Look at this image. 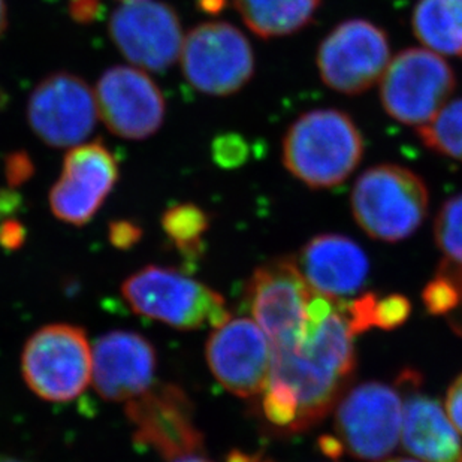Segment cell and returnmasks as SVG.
I'll return each mask as SVG.
<instances>
[{"instance_id":"1","label":"cell","mask_w":462,"mask_h":462,"mask_svg":"<svg viewBox=\"0 0 462 462\" xmlns=\"http://www.w3.org/2000/svg\"><path fill=\"white\" fill-rule=\"evenodd\" d=\"M343 300L323 319L297 350H273L270 380L292 386L298 397V418L289 434L316 427L338 404L356 370L354 334Z\"/></svg>"},{"instance_id":"2","label":"cell","mask_w":462,"mask_h":462,"mask_svg":"<svg viewBox=\"0 0 462 462\" xmlns=\"http://www.w3.org/2000/svg\"><path fill=\"white\" fill-rule=\"evenodd\" d=\"M364 136L349 114L340 109H313L291 125L283 140V165L311 189L345 183L361 163Z\"/></svg>"},{"instance_id":"3","label":"cell","mask_w":462,"mask_h":462,"mask_svg":"<svg viewBox=\"0 0 462 462\" xmlns=\"http://www.w3.org/2000/svg\"><path fill=\"white\" fill-rule=\"evenodd\" d=\"M355 220L374 240L397 243L413 236L427 218V184L406 166L382 163L361 174L352 190Z\"/></svg>"},{"instance_id":"4","label":"cell","mask_w":462,"mask_h":462,"mask_svg":"<svg viewBox=\"0 0 462 462\" xmlns=\"http://www.w3.org/2000/svg\"><path fill=\"white\" fill-rule=\"evenodd\" d=\"M120 291L136 314L181 331L222 327L231 319L220 293L166 266L141 268L123 282Z\"/></svg>"},{"instance_id":"5","label":"cell","mask_w":462,"mask_h":462,"mask_svg":"<svg viewBox=\"0 0 462 462\" xmlns=\"http://www.w3.org/2000/svg\"><path fill=\"white\" fill-rule=\"evenodd\" d=\"M22 374L41 400L72 402L92 380V347L88 334L70 323L40 328L23 347Z\"/></svg>"},{"instance_id":"6","label":"cell","mask_w":462,"mask_h":462,"mask_svg":"<svg viewBox=\"0 0 462 462\" xmlns=\"http://www.w3.org/2000/svg\"><path fill=\"white\" fill-rule=\"evenodd\" d=\"M313 295L292 257L266 262L254 270L245 288V302L274 352L301 346Z\"/></svg>"},{"instance_id":"7","label":"cell","mask_w":462,"mask_h":462,"mask_svg":"<svg viewBox=\"0 0 462 462\" xmlns=\"http://www.w3.org/2000/svg\"><path fill=\"white\" fill-rule=\"evenodd\" d=\"M455 88L457 75L440 54L407 49L389 61L380 79V101L389 117L420 127L436 117Z\"/></svg>"},{"instance_id":"8","label":"cell","mask_w":462,"mask_h":462,"mask_svg":"<svg viewBox=\"0 0 462 462\" xmlns=\"http://www.w3.org/2000/svg\"><path fill=\"white\" fill-rule=\"evenodd\" d=\"M181 69L190 86L211 97H229L252 81L254 47L245 33L225 22L199 24L181 49Z\"/></svg>"},{"instance_id":"9","label":"cell","mask_w":462,"mask_h":462,"mask_svg":"<svg viewBox=\"0 0 462 462\" xmlns=\"http://www.w3.org/2000/svg\"><path fill=\"white\" fill-rule=\"evenodd\" d=\"M125 414L131 423L134 443L153 450L166 461L204 450L206 439L198 427L195 406L179 384L154 383L126 402Z\"/></svg>"},{"instance_id":"10","label":"cell","mask_w":462,"mask_h":462,"mask_svg":"<svg viewBox=\"0 0 462 462\" xmlns=\"http://www.w3.org/2000/svg\"><path fill=\"white\" fill-rule=\"evenodd\" d=\"M389 61L388 33L364 18L346 20L334 27L316 56L323 83L346 97H358L379 83Z\"/></svg>"},{"instance_id":"11","label":"cell","mask_w":462,"mask_h":462,"mask_svg":"<svg viewBox=\"0 0 462 462\" xmlns=\"http://www.w3.org/2000/svg\"><path fill=\"white\" fill-rule=\"evenodd\" d=\"M402 406L400 391L380 382L358 384L343 395L336 431L346 452L361 461L388 458L402 440Z\"/></svg>"},{"instance_id":"12","label":"cell","mask_w":462,"mask_h":462,"mask_svg":"<svg viewBox=\"0 0 462 462\" xmlns=\"http://www.w3.org/2000/svg\"><path fill=\"white\" fill-rule=\"evenodd\" d=\"M97 97L83 79L56 72L42 79L27 104L32 131L51 147H74L88 140L97 122Z\"/></svg>"},{"instance_id":"13","label":"cell","mask_w":462,"mask_h":462,"mask_svg":"<svg viewBox=\"0 0 462 462\" xmlns=\"http://www.w3.org/2000/svg\"><path fill=\"white\" fill-rule=\"evenodd\" d=\"M109 35L123 56L152 72H165L183 49L179 14L154 0L126 2L109 18Z\"/></svg>"},{"instance_id":"14","label":"cell","mask_w":462,"mask_h":462,"mask_svg":"<svg viewBox=\"0 0 462 462\" xmlns=\"http://www.w3.org/2000/svg\"><path fill=\"white\" fill-rule=\"evenodd\" d=\"M206 358L218 383L236 397H256L268 386L273 347L252 319H229L214 328L207 340Z\"/></svg>"},{"instance_id":"15","label":"cell","mask_w":462,"mask_h":462,"mask_svg":"<svg viewBox=\"0 0 462 462\" xmlns=\"http://www.w3.org/2000/svg\"><path fill=\"white\" fill-rule=\"evenodd\" d=\"M118 181V162L101 140L77 145L63 159L60 179L50 192L54 217L84 226L97 216Z\"/></svg>"},{"instance_id":"16","label":"cell","mask_w":462,"mask_h":462,"mask_svg":"<svg viewBox=\"0 0 462 462\" xmlns=\"http://www.w3.org/2000/svg\"><path fill=\"white\" fill-rule=\"evenodd\" d=\"M97 113L114 135L145 140L161 129L166 104L149 75L131 66H114L97 86Z\"/></svg>"},{"instance_id":"17","label":"cell","mask_w":462,"mask_h":462,"mask_svg":"<svg viewBox=\"0 0 462 462\" xmlns=\"http://www.w3.org/2000/svg\"><path fill=\"white\" fill-rule=\"evenodd\" d=\"M157 354L153 343L134 331H111L92 349V380L111 402H127L154 384Z\"/></svg>"},{"instance_id":"18","label":"cell","mask_w":462,"mask_h":462,"mask_svg":"<svg viewBox=\"0 0 462 462\" xmlns=\"http://www.w3.org/2000/svg\"><path fill=\"white\" fill-rule=\"evenodd\" d=\"M398 383L407 393L402 406L404 449L420 462H462L459 432L440 402L416 389L420 383L418 373L402 371Z\"/></svg>"},{"instance_id":"19","label":"cell","mask_w":462,"mask_h":462,"mask_svg":"<svg viewBox=\"0 0 462 462\" xmlns=\"http://www.w3.org/2000/svg\"><path fill=\"white\" fill-rule=\"evenodd\" d=\"M295 261L310 288L334 300L358 293L370 273L361 245L338 234L314 236Z\"/></svg>"},{"instance_id":"20","label":"cell","mask_w":462,"mask_h":462,"mask_svg":"<svg viewBox=\"0 0 462 462\" xmlns=\"http://www.w3.org/2000/svg\"><path fill=\"white\" fill-rule=\"evenodd\" d=\"M323 0H234L245 26L263 40L283 38L313 22Z\"/></svg>"},{"instance_id":"21","label":"cell","mask_w":462,"mask_h":462,"mask_svg":"<svg viewBox=\"0 0 462 462\" xmlns=\"http://www.w3.org/2000/svg\"><path fill=\"white\" fill-rule=\"evenodd\" d=\"M411 26L428 50L462 59V0H419Z\"/></svg>"},{"instance_id":"22","label":"cell","mask_w":462,"mask_h":462,"mask_svg":"<svg viewBox=\"0 0 462 462\" xmlns=\"http://www.w3.org/2000/svg\"><path fill=\"white\" fill-rule=\"evenodd\" d=\"M162 229L172 241L175 249L188 261H197L204 254V236L209 218L201 207L179 204L166 209L162 216Z\"/></svg>"},{"instance_id":"23","label":"cell","mask_w":462,"mask_h":462,"mask_svg":"<svg viewBox=\"0 0 462 462\" xmlns=\"http://www.w3.org/2000/svg\"><path fill=\"white\" fill-rule=\"evenodd\" d=\"M422 144L462 163V97L448 102L427 125L418 127Z\"/></svg>"},{"instance_id":"24","label":"cell","mask_w":462,"mask_h":462,"mask_svg":"<svg viewBox=\"0 0 462 462\" xmlns=\"http://www.w3.org/2000/svg\"><path fill=\"white\" fill-rule=\"evenodd\" d=\"M434 240L448 261L462 266V193L449 198L439 209Z\"/></svg>"},{"instance_id":"25","label":"cell","mask_w":462,"mask_h":462,"mask_svg":"<svg viewBox=\"0 0 462 462\" xmlns=\"http://www.w3.org/2000/svg\"><path fill=\"white\" fill-rule=\"evenodd\" d=\"M262 413L273 428L282 434H289L298 418V397L292 386L270 380L262 400Z\"/></svg>"},{"instance_id":"26","label":"cell","mask_w":462,"mask_h":462,"mask_svg":"<svg viewBox=\"0 0 462 462\" xmlns=\"http://www.w3.org/2000/svg\"><path fill=\"white\" fill-rule=\"evenodd\" d=\"M249 143L236 132L220 134L214 138L211 144L214 163L225 170H236L245 165V162L249 161Z\"/></svg>"},{"instance_id":"27","label":"cell","mask_w":462,"mask_h":462,"mask_svg":"<svg viewBox=\"0 0 462 462\" xmlns=\"http://www.w3.org/2000/svg\"><path fill=\"white\" fill-rule=\"evenodd\" d=\"M422 301L434 316L452 313L459 306L458 289L448 275L440 273L423 289Z\"/></svg>"},{"instance_id":"28","label":"cell","mask_w":462,"mask_h":462,"mask_svg":"<svg viewBox=\"0 0 462 462\" xmlns=\"http://www.w3.org/2000/svg\"><path fill=\"white\" fill-rule=\"evenodd\" d=\"M411 313V301L404 295L393 293L388 297H377L374 306V328L393 331L404 325Z\"/></svg>"},{"instance_id":"29","label":"cell","mask_w":462,"mask_h":462,"mask_svg":"<svg viewBox=\"0 0 462 462\" xmlns=\"http://www.w3.org/2000/svg\"><path fill=\"white\" fill-rule=\"evenodd\" d=\"M35 174V165L26 152H15L5 159V177L9 188H18Z\"/></svg>"},{"instance_id":"30","label":"cell","mask_w":462,"mask_h":462,"mask_svg":"<svg viewBox=\"0 0 462 462\" xmlns=\"http://www.w3.org/2000/svg\"><path fill=\"white\" fill-rule=\"evenodd\" d=\"M109 241L117 249H131L141 240L143 229L131 220H116L109 225Z\"/></svg>"},{"instance_id":"31","label":"cell","mask_w":462,"mask_h":462,"mask_svg":"<svg viewBox=\"0 0 462 462\" xmlns=\"http://www.w3.org/2000/svg\"><path fill=\"white\" fill-rule=\"evenodd\" d=\"M101 0H69V15L79 24H92L104 15Z\"/></svg>"},{"instance_id":"32","label":"cell","mask_w":462,"mask_h":462,"mask_svg":"<svg viewBox=\"0 0 462 462\" xmlns=\"http://www.w3.org/2000/svg\"><path fill=\"white\" fill-rule=\"evenodd\" d=\"M446 413L449 416L450 422L454 423L459 436H462V374L455 379L448 391Z\"/></svg>"},{"instance_id":"33","label":"cell","mask_w":462,"mask_h":462,"mask_svg":"<svg viewBox=\"0 0 462 462\" xmlns=\"http://www.w3.org/2000/svg\"><path fill=\"white\" fill-rule=\"evenodd\" d=\"M24 238H26L24 227L17 220H5L0 225V245L5 249L22 247Z\"/></svg>"},{"instance_id":"34","label":"cell","mask_w":462,"mask_h":462,"mask_svg":"<svg viewBox=\"0 0 462 462\" xmlns=\"http://www.w3.org/2000/svg\"><path fill=\"white\" fill-rule=\"evenodd\" d=\"M22 208V197L14 188L0 189V218L17 213Z\"/></svg>"},{"instance_id":"35","label":"cell","mask_w":462,"mask_h":462,"mask_svg":"<svg viewBox=\"0 0 462 462\" xmlns=\"http://www.w3.org/2000/svg\"><path fill=\"white\" fill-rule=\"evenodd\" d=\"M319 448L323 454L331 459H338L341 455L345 454V446L341 443L340 439L332 436H322L319 439Z\"/></svg>"},{"instance_id":"36","label":"cell","mask_w":462,"mask_h":462,"mask_svg":"<svg viewBox=\"0 0 462 462\" xmlns=\"http://www.w3.org/2000/svg\"><path fill=\"white\" fill-rule=\"evenodd\" d=\"M225 6V0H199V8L204 13L217 14Z\"/></svg>"},{"instance_id":"37","label":"cell","mask_w":462,"mask_h":462,"mask_svg":"<svg viewBox=\"0 0 462 462\" xmlns=\"http://www.w3.org/2000/svg\"><path fill=\"white\" fill-rule=\"evenodd\" d=\"M259 457H252V455L245 454L241 450H232L231 454L227 455L226 462H257Z\"/></svg>"},{"instance_id":"38","label":"cell","mask_w":462,"mask_h":462,"mask_svg":"<svg viewBox=\"0 0 462 462\" xmlns=\"http://www.w3.org/2000/svg\"><path fill=\"white\" fill-rule=\"evenodd\" d=\"M6 27H8V13H6V4H5V0H0V40H2V36L5 35Z\"/></svg>"},{"instance_id":"39","label":"cell","mask_w":462,"mask_h":462,"mask_svg":"<svg viewBox=\"0 0 462 462\" xmlns=\"http://www.w3.org/2000/svg\"><path fill=\"white\" fill-rule=\"evenodd\" d=\"M171 462H213L209 461L206 457H202V455L193 454L188 455V457H183V458L175 459V461Z\"/></svg>"},{"instance_id":"40","label":"cell","mask_w":462,"mask_h":462,"mask_svg":"<svg viewBox=\"0 0 462 462\" xmlns=\"http://www.w3.org/2000/svg\"><path fill=\"white\" fill-rule=\"evenodd\" d=\"M377 462H420L418 459H411V458H384L380 459Z\"/></svg>"},{"instance_id":"41","label":"cell","mask_w":462,"mask_h":462,"mask_svg":"<svg viewBox=\"0 0 462 462\" xmlns=\"http://www.w3.org/2000/svg\"><path fill=\"white\" fill-rule=\"evenodd\" d=\"M0 462H23L18 459L13 458V457H6V455H0Z\"/></svg>"},{"instance_id":"42","label":"cell","mask_w":462,"mask_h":462,"mask_svg":"<svg viewBox=\"0 0 462 462\" xmlns=\"http://www.w3.org/2000/svg\"><path fill=\"white\" fill-rule=\"evenodd\" d=\"M122 2H125V4H126V2H136V0H122Z\"/></svg>"},{"instance_id":"43","label":"cell","mask_w":462,"mask_h":462,"mask_svg":"<svg viewBox=\"0 0 462 462\" xmlns=\"http://www.w3.org/2000/svg\"><path fill=\"white\" fill-rule=\"evenodd\" d=\"M257 462H261V461H257Z\"/></svg>"}]
</instances>
